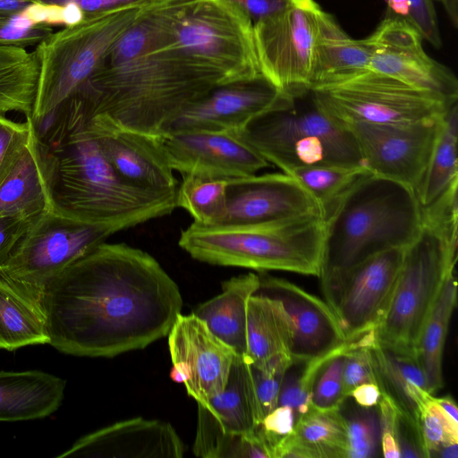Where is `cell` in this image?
Listing matches in <instances>:
<instances>
[{"mask_svg": "<svg viewBox=\"0 0 458 458\" xmlns=\"http://www.w3.org/2000/svg\"><path fill=\"white\" fill-rule=\"evenodd\" d=\"M49 344L113 358L167 336L182 308L177 284L148 252L104 242L46 286Z\"/></svg>", "mask_w": 458, "mask_h": 458, "instance_id": "6da1fadb", "label": "cell"}, {"mask_svg": "<svg viewBox=\"0 0 458 458\" xmlns=\"http://www.w3.org/2000/svg\"><path fill=\"white\" fill-rule=\"evenodd\" d=\"M185 0H150L73 96L90 115L154 137L215 88L225 85L177 48L172 24Z\"/></svg>", "mask_w": 458, "mask_h": 458, "instance_id": "7a4b0ae2", "label": "cell"}, {"mask_svg": "<svg viewBox=\"0 0 458 458\" xmlns=\"http://www.w3.org/2000/svg\"><path fill=\"white\" fill-rule=\"evenodd\" d=\"M83 112L48 148L54 155V200L62 210L114 233L169 215L176 208L175 191H157L123 179L89 131Z\"/></svg>", "mask_w": 458, "mask_h": 458, "instance_id": "3957f363", "label": "cell"}, {"mask_svg": "<svg viewBox=\"0 0 458 458\" xmlns=\"http://www.w3.org/2000/svg\"><path fill=\"white\" fill-rule=\"evenodd\" d=\"M325 220L319 278L381 251L408 246L421 228V206L409 187L369 172L344 193Z\"/></svg>", "mask_w": 458, "mask_h": 458, "instance_id": "277c9868", "label": "cell"}, {"mask_svg": "<svg viewBox=\"0 0 458 458\" xmlns=\"http://www.w3.org/2000/svg\"><path fill=\"white\" fill-rule=\"evenodd\" d=\"M326 220L319 215L252 227L223 228L192 223L178 244L191 258L224 267L284 270L319 276Z\"/></svg>", "mask_w": 458, "mask_h": 458, "instance_id": "5b68a950", "label": "cell"}, {"mask_svg": "<svg viewBox=\"0 0 458 458\" xmlns=\"http://www.w3.org/2000/svg\"><path fill=\"white\" fill-rule=\"evenodd\" d=\"M238 132L285 174L318 165L364 166L350 131L327 114L310 91L255 116Z\"/></svg>", "mask_w": 458, "mask_h": 458, "instance_id": "8992f818", "label": "cell"}, {"mask_svg": "<svg viewBox=\"0 0 458 458\" xmlns=\"http://www.w3.org/2000/svg\"><path fill=\"white\" fill-rule=\"evenodd\" d=\"M148 1L85 13L36 47L39 72L31 114L34 125L80 90Z\"/></svg>", "mask_w": 458, "mask_h": 458, "instance_id": "52a82bcc", "label": "cell"}, {"mask_svg": "<svg viewBox=\"0 0 458 458\" xmlns=\"http://www.w3.org/2000/svg\"><path fill=\"white\" fill-rule=\"evenodd\" d=\"M175 46L224 84L261 77L253 21L230 0H185L172 24Z\"/></svg>", "mask_w": 458, "mask_h": 458, "instance_id": "ba28073f", "label": "cell"}, {"mask_svg": "<svg viewBox=\"0 0 458 458\" xmlns=\"http://www.w3.org/2000/svg\"><path fill=\"white\" fill-rule=\"evenodd\" d=\"M456 259L457 249L421 222L418 235L405 247L389 304L374 329L377 343L416 354L421 328Z\"/></svg>", "mask_w": 458, "mask_h": 458, "instance_id": "9c48e42d", "label": "cell"}, {"mask_svg": "<svg viewBox=\"0 0 458 458\" xmlns=\"http://www.w3.org/2000/svg\"><path fill=\"white\" fill-rule=\"evenodd\" d=\"M310 92L320 107L342 123L436 120L457 103L369 69L314 86Z\"/></svg>", "mask_w": 458, "mask_h": 458, "instance_id": "30bf717a", "label": "cell"}, {"mask_svg": "<svg viewBox=\"0 0 458 458\" xmlns=\"http://www.w3.org/2000/svg\"><path fill=\"white\" fill-rule=\"evenodd\" d=\"M322 10L315 0H290L282 10L253 23L261 75L292 98L311 89Z\"/></svg>", "mask_w": 458, "mask_h": 458, "instance_id": "8fae6325", "label": "cell"}, {"mask_svg": "<svg viewBox=\"0 0 458 458\" xmlns=\"http://www.w3.org/2000/svg\"><path fill=\"white\" fill-rule=\"evenodd\" d=\"M114 234L56 206L34 218L0 270L44 291L64 269Z\"/></svg>", "mask_w": 458, "mask_h": 458, "instance_id": "7c38bea8", "label": "cell"}, {"mask_svg": "<svg viewBox=\"0 0 458 458\" xmlns=\"http://www.w3.org/2000/svg\"><path fill=\"white\" fill-rule=\"evenodd\" d=\"M198 405L192 452L202 458H259L260 423L250 362L237 356L222 392Z\"/></svg>", "mask_w": 458, "mask_h": 458, "instance_id": "4fadbf2b", "label": "cell"}, {"mask_svg": "<svg viewBox=\"0 0 458 458\" xmlns=\"http://www.w3.org/2000/svg\"><path fill=\"white\" fill-rule=\"evenodd\" d=\"M405 248H393L320 278L346 340L374 330L389 304Z\"/></svg>", "mask_w": 458, "mask_h": 458, "instance_id": "5bb4252c", "label": "cell"}, {"mask_svg": "<svg viewBox=\"0 0 458 458\" xmlns=\"http://www.w3.org/2000/svg\"><path fill=\"white\" fill-rule=\"evenodd\" d=\"M441 118L410 123L343 124L353 136L363 165L372 174L400 182L417 195Z\"/></svg>", "mask_w": 458, "mask_h": 458, "instance_id": "9a60e30c", "label": "cell"}, {"mask_svg": "<svg viewBox=\"0 0 458 458\" xmlns=\"http://www.w3.org/2000/svg\"><path fill=\"white\" fill-rule=\"evenodd\" d=\"M324 213L311 194L292 175L272 173L229 178L225 207L212 227H252ZM325 218V217H324Z\"/></svg>", "mask_w": 458, "mask_h": 458, "instance_id": "2e32d148", "label": "cell"}, {"mask_svg": "<svg viewBox=\"0 0 458 458\" xmlns=\"http://www.w3.org/2000/svg\"><path fill=\"white\" fill-rule=\"evenodd\" d=\"M369 37L374 51L368 69L450 102H457L456 76L448 67L428 55L421 36L406 21L387 13Z\"/></svg>", "mask_w": 458, "mask_h": 458, "instance_id": "e0dca14e", "label": "cell"}, {"mask_svg": "<svg viewBox=\"0 0 458 458\" xmlns=\"http://www.w3.org/2000/svg\"><path fill=\"white\" fill-rule=\"evenodd\" d=\"M167 335L171 378L184 383L187 394L205 404L223 391L239 355L193 313H180Z\"/></svg>", "mask_w": 458, "mask_h": 458, "instance_id": "ac0fdd59", "label": "cell"}, {"mask_svg": "<svg viewBox=\"0 0 458 458\" xmlns=\"http://www.w3.org/2000/svg\"><path fill=\"white\" fill-rule=\"evenodd\" d=\"M159 139L169 165L182 174L236 178L269 165L238 131H182Z\"/></svg>", "mask_w": 458, "mask_h": 458, "instance_id": "d6986e66", "label": "cell"}, {"mask_svg": "<svg viewBox=\"0 0 458 458\" xmlns=\"http://www.w3.org/2000/svg\"><path fill=\"white\" fill-rule=\"evenodd\" d=\"M87 126L107 161L123 179L151 191L177 189V180L159 137L130 130L104 114L90 115Z\"/></svg>", "mask_w": 458, "mask_h": 458, "instance_id": "ffe728a7", "label": "cell"}, {"mask_svg": "<svg viewBox=\"0 0 458 458\" xmlns=\"http://www.w3.org/2000/svg\"><path fill=\"white\" fill-rule=\"evenodd\" d=\"M290 98L263 76L220 85L186 108L167 133L182 131H239L255 116ZM166 133V134H167Z\"/></svg>", "mask_w": 458, "mask_h": 458, "instance_id": "44dd1931", "label": "cell"}, {"mask_svg": "<svg viewBox=\"0 0 458 458\" xmlns=\"http://www.w3.org/2000/svg\"><path fill=\"white\" fill-rule=\"evenodd\" d=\"M255 293L280 301L291 325L290 356L293 362L318 357L346 341L328 304L285 279L259 271Z\"/></svg>", "mask_w": 458, "mask_h": 458, "instance_id": "7402d4cb", "label": "cell"}, {"mask_svg": "<svg viewBox=\"0 0 458 458\" xmlns=\"http://www.w3.org/2000/svg\"><path fill=\"white\" fill-rule=\"evenodd\" d=\"M184 444L165 421L142 417L122 420L78 439L58 458H181Z\"/></svg>", "mask_w": 458, "mask_h": 458, "instance_id": "603a6c76", "label": "cell"}, {"mask_svg": "<svg viewBox=\"0 0 458 458\" xmlns=\"http://www.w3.org/2000/svg\"><path fill=\"white\" fill-rule=\"evenodd\" d=\"M55 159L34 124L15 163L0 183V217L33 220L54 209Z\"/></svg>", "mask_w": 458, "mask_h": 458, "instance_id": "cb8c5ba5", "label": "cell"}, {"mask_svg": "<svg viewBox=\"0 0 458 458\" xmlns=\"http://www.w3.org/2000/svg\"><path fill=\"white\" fill-rule=\"evenodd\" d=\"M43 293L0 270V349L49 344Z\"/></svg>", "mask_w": 458, "mask_h": 458, "instance_id": "d4e9b609", "label": "cell"}, {"mask_svg": "<svg viewBox=\"0 0 458 458\" xmlns=\"http://www.w3.org/2000/svg\"><path fill=\"white\" fill-rule=\"evenodd\" d=\"M65 380L39 371H0V421L42 419L61 405Z\"/></svg>", "mask_w": 458, "mask_h": 458, "instance_id": "484cf974", "label": "cell"}, {"mask_svg": "<svg viewBox=\"0 0 458 458\" xmlns=\"http://www.w3.org/2000/svg\"><path fill=\"white\" fill-rule=\"evenodd\" d=\"M258 274L247 273L222 283V292L192 311L208 329L241 357L247 355L248 301L259 288Z\"/></svg>", "mask_w": 458, "mask_h": 458, "instance_id": "4316f807", "label": "cell"}, {"mask_svg": "<svg viewBox=\"0 0 458 458\" xmlns=\"http://www.w3.org/2000/svg\"><path fill=\"white\" fill-rule=\"evenodd\" d=\"M371 354L381 393L418 421L420 407L431 394L416 354L376 341L371 345Z\"/></svg>", "mask_w": 458, "mask_h": 458, "instance_id": "83f0119b", "label": "cell"}, {"mask_svg": "<svg viewBox=\"0 0 458 458\" xmlns=\"http://www.w3.org/2000/svg\"><path fill=\"white\" fill-rule=\"evenodd\" d=\"M373 51L369 37L350 38L335 17L322 10L311 89L368 69Z\"/></svg>", "mask_w": 458, "mask_h": 458, "instance_id": "f1b7e54d", "label": "cell"}, {"mask_svg": "<svg viewBox=\"0 0 458 458\" xmlns=\"http://www.w3.org/2000/svg\"><path fill=\"white\" fill-rule=\"evenodd\" d=\"M246 338L245 359L250 363H259L282 355L291 357L290 319L280 301L258 293L250 296Z\"/></svg>", "mask_w": 458, "mask_h": 458, "instance_id": "f546056e", "label": "cell"}, {"mask_svg": "<svg viewBox=\"0 0 458 458\" xmlns=\"http://www.w3.org/2000/svg\"><path fill=\"white\" fill-rule=\"evenodd\" d=\"M457 301L454 268L445 276L416 344V356L431 394L444 386L443 353L450 319Z\"/></svg>", "mask_w": 458, "mask_h": 458, "instance_id": "4dcf8cb0", "label": "cell"}, {"mask_svg": "<svg viewBox=\"0 0 458 458\" xmlns=\"http://www.w3.org/2000/svg\"><path fill=\"white\" fill-rule=\"evenodd\" d=\"M344 419L338 409L311 406L297 421L284 458H347Z\"/></svg>", "mask_w": 458, "mask_h": 458, "instance_id": "1f68e13d", "label": "cell"}, {"mask_svg": "<svg viewBox=\"0 0 458 458\" xmlns=\"http://www.w3.org/2000/svg\"><path fill=\"white\" fill-rule=\"evenodd\" d=\"M36 55L25 48L0 46V114L31 117L38 79Z\"/></svg>", "mask_w": 458, "mask_h": 458, "instance_id": "d6a6232c", "label": "cell"}, {"mask_svg": "<svg viewBox=\"0 0 458 458\" xmlns=\"http://www.w3.org/2000/svg\"><path fill=\"white\" fill-rule=\"evenodd\" d=\"M458 106L453 105L442 116L428 164L417 197L421 207L435 201L458 182Z\"/></svg>", "mask_w": 458, "mask_h": 458, "instance_id": "836d02e7", "label": "cell"}, {"mask_svg": "<svg viewBox=\"0 0 458 458\" xmlns=\"http://www.w3.org/2000/svg\"><path fill=\"white\" fill-rule=\"evenodd\" d=\"M176 189V208L188 211L194 223L212 226L225 207V191L229 178L199 174H182Z\"/></svg>", "mask_w": 458, "mask_h": 458, "instance_id": "e575fe53", "label": "cell"}, {"mask_svg": "<svg viewBox=\"0 0 458 458\" xmlns=\"http://www.w3.org/2000/svg\"><path fill=\"white\" fill-rule=\"evenodd\" d=\"M369 172L363 165H318L294 169L287 174L294 177L311 194L326 219L344 193Z\"/></svg>", "mask_w": 458, "mask_h": 458, "instance_id": "d590c367", "label": "cell"}, {"mask_svg": "<svg viewBox=\"0 0 458 458\" xmlns=\"http://www.w3.org/2000/svg\"><path fill=\"white\" fill-rule=\"evenodd\" d=\"M339 410L347 429V458H371L382 456L381 431L377 405L362 407L351 396Z\"/></svg>", "mask_w": 458, "mask_h": 458, "instance_id": "8d00e7d4", "label": "cell"}, {"mask_svg": "<svg viewBox=\"0 0 458 458\" xmlns=\"http://www.w3.org/2000/svg\"><path fill=\"white\" fill-rule=\"evenodd\" d=\"M361 337L348 339L335 347L319 367L313 381L310 403L319 410L338 409L347 398L344 390L343 369L346 352Z\"/></svg>", "mask_w": 458, "mask_h": 458, "instance_id": "74e56055", "label": "cell"}, {"mask_svg": "<svg viewBox=\"0 0 458 458\" xmlns=\"http://www.w3.org/2000/svg\"><path fill=\"white\" fill-rule=\"evenodd\" d=\"M289 356H277L259 363H250L260 420L278 403V395L285 371L293 363Z\"/></svg>", "mask_w": 458, "mask_h": 458, "instance_id": "f35d334b", "label": "cell"}, {"mask_svg": "<svg viewBox=\"0 0 458 458\" xmlns=\"http://www.w3.org/2000/svg\"><path fill=\"white\" fill-rule=\"evenodd\" d=\"M418 423L427 458L448 443H458V424L429 395L420 405Z\"/></svg>", "mask_w": 458, "mask_h": 458, "instance_id": "ab89813d", "label": "cell"}, {"mask_svg": "<svg viewBox=\"0 0 458 458\" xmlns=\"http://www.w3.org/2000/svg\"><path fill=\"white\" fill-rule=\"evenodd\" d=\"M374 341V330H371L362 335L359 342L345 353L343 382L346 397L360 385L377 384L371 354Z\"/></svg>", "mask_w": 458, "mask_h": 458, "instance_id": "60d3db41", "label": "cell"}, {"mask_svg": "<svg viewBox=\"0 0 458 458\" xmlns=\"http://www.w3.org/2000/svg\"><path fill=\"white\" fill-rule=\"evenodd\" d=\"M0 18V46L26 48L38 46L54 30L50 24L19 18Z\"/></svg>", "mask_w": 458, "mask_h": 458, "instance_id": "b9f144b4", "label": "cell"}, {"mask_svg": "<svg viewBox=\"0 0 458 458\" xmlns=\"http://www.w3.org/2000/svg\"><path fill=\"white\" fill-rule=\"evenodd\" d=\"M32 126L31 117L19 123L0 114V183L19 157Z\"/></svg>", "mask_w": 458, "mask_h": 458, "instance_id": "7bdbcfd3", "label": "cell"}, {"mask_svg": "<svg viewBox=\"0 0 458 458\" xmlns=\"http://www.w3.org/2000/svg\"><path fill=\"white\" fill-rule=\"evenodd\" d=\"M302 362H293L284 373L281 384L278 403L293 410L298 420L311 407L310 393L301 378Z\"/></svg>", "mask_w": 458, "mask_h": 458, "instance_id": "ee69618b", "label": "cell"}, {"mask_svg": "<svg viewBox=\"0 0 458 458\" xmlns=\"http://www.w3.org/2000/svg\"><path fill=\"white\" fill-rule=\"evenodd\" d=\"M411 7L409 23L434 47L440 48V36L433 0H407Z\"/></svg>", "mask_w": 458, "mask_h": 458, "instance_id": "f6af8a7d", "label": "cell"}, {"mask_svg": "<svg viewBox=\"0 0 458 458\" xmlns=\"http://www.w3.org/2000/svg\"><path fill=\"white\" fill-rule=\"evenodd\" d=\"M381 431L382 456L399 458L400 451L397 438L399 409L386 395L381 394L377 403Z\"/></svg>", "mask_w": 458, "mask_h": 458, "instance_id": "bcb514c9", "label": "cell"}, {"mask_svg": "<svg viewBox=\"0 0 458 458\" xmlns=\"http://www.w3.org/2000/svg\"><path fill=\"white\" fill-rule=\"evenodd\" d=\"M31 221L17 216L0 217V267L6 262Z\"/></svg>", "mask_w": 458, "mask_h": 458, "instance_id": "7dc6e473", "label": "cell"}, {"mask_svg": "<svg viewBox=\"0 0 458 458\" xmlns=\"http://www.w3.org/2000/svg\"><path fill=\"white\" fill-rule=\"evenodd\" d=\"M241 7L254 22L282 10L290 0H230Z\"/></svg>", "mask_w": 458, "mask_h": 458, "instance_id": "c3c4849f", "label": "cell"}, {"mask_svg": "<svg viewBox=\"0 0 458 458\" xmlns=\"http://www.w3.org/2000/svg\"><path fill=\"white\" fill-rule=\"evenodd\" d=\"M148 0H53L47 5H75L84 13H97Z\"/></svg>", "mask_w": 458, "mask_h": 458, "instance_id": "681fc988", "label": "cell"}, {"mask_svg": "<svg viewBox=\"0 0 458 458\" xmlns=\"http://www.w3.org/2000/svg\"><path fill=\"white\" fill-rule=\"evenodd\" d=\"M381 394L377 384L365 383L354 388L350 396L360 406L374 407L377 405Z\"/></svg>", "mask_w": 458, "mask_h": 458, "instance_id": "f907efd6", "label": "cell"}, {"mask_svg": "<svg viewBox=\"0 0 458 458\" xmlns=\"http://www.w3.org/2000/svg\"><path fill=\"white\" fill-rule=\"evenodd\" d=\"M33 4L27 0H0V18L21 15Z\"/></svg>", "mask_w": 458, "mask_h": 458, "instance_id": "816d5d0a", "label": "cell"}, {"mask_svg": "<svg viewBox=\"0 0 458 458\" xmlns=\"http://www.w3.org/2000/svg\"><path fill=\"white\" fill-rule=\"evenodd\" d=\"M388 7L387 13L403 19L409 23L411 7L407 0H385ZM410 24V23H409Z\"/></svg>", "mask_w": 458, "mask_h": 458, "instance_id": "f5cc1de1", "label": "cell"}, {"mask_svg": "<svg viewBox=\"0 0 458 458\" xmlns=\"http://www.w3.org/2000/svg\"><path fill=\"white\" fill-rule=\"evenodd\" d=\"M433 399L438 404V406L450 417V419L458 424V411L453 397L450 395L435 397L433 395Z\"/></svg>", "mask_w": 458, "mask_h": 458, "instance_id": "db71d44e", "label": "cell"}, {"mask_svg": "<svg viewBox=\"0 0 458 458\" xmlns=\"http://www.w3.org/2000/svg\"><path fill=\"white\" fill-rule=\"evenodd\" d=\"M444 7L450 22L454 28L458 27V0H437Z\"/></svg>", "mask_w": 458, "mask_h": 458, "instance_id": "11a10c76", "label": "cell"}, {"mask_svg": "<svg viewBox=\"0 0 458 458\" xmlns=\"http://www.w3.org/2000/svg\"><path fill=\"white\" fill-rule=\"evenodd\" d=\"M432 457L457 458L458 443H448L439 447Z\"/></svg>", "mask_w": 458, "mask_h": 458, "instance_id": "9f6ffc18", "label": "cell"}, {"mask_svg": "<svg viewBox=\"0 0 458 458\" xmlns=\"http://www.w3.org/2000/svg\"><path fill=\"white\" fill-rule=\"evenodd\" d=\"M29 2H30L31 4H47L49 2L53 1V0H27Z\"/></svg>", "mask_w": 458, "mask_h": 458, "instance_id": "6f0895ef", "label": "cell"}]
</instances>
